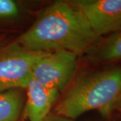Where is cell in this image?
<instances>
[{"label": "cell", "instance_id": "obj_1", "mask_svg": "<svg viewBox=\"0 0 121 121\" xmlns=\"http://www.w3.org/2000/svg\"><path fill=\"white\" fill-rule=\"evenodd\" d=\"M100 38L72 3L57 1L44 9L16 41L35 51H67L79 56L86 53Z\"/></svg>", "mask_w": 121, "mask_h": 121}, {"label": "cell", "instance_id": "obj_2", "mask_svg": "<svg viewBox=\"0 0 121 121\" xmlns=\"http://www.w3.org/2000/svg\"><path fill=\"white\" fill-rule=\"evenodd\" d=\"M121 95V66L87 73L69 87L55 113L73 121L91 110L108 117Z\"/></svg>", "mask_w": 121, "mask_h": 121}, {"label": "cell", "instance_id": "obj_3", "mask_svg": "<svg viewBox=\"0 0 121 121\" xmlns=\"http://www.w3.org/2000/svg\"><path fill=\"white\" fill-rule=\"evenodd\" d=\"M46 52L35 51L16 40L0 49V92L25 89L33 67Z\"/></svg>", "mask_w": 121, "mask_h": 121}, {"label": "cell", "instance_id": "obj_4", "mask_svg": "<svg viewBox=\"0 0 121 121\" xmlns=\"http://www.w3.org/2000/svg\"><path fill=\"white\" fill-rule=\"evenodd\" d=\"M79 55L67 51L46 52L36 61L32 77L45 86L63 91L77 69Z\"/></svg>", "mask_w": 121, "mask_h": 121}, {"label": "cell", "instance_id": "obj_5", "mask_svg": "<svg viewBox=\"0 0 121 121\" xmlns=\"http://www.w3.org/2000/svg\"><path fill=\"white\" fill-rule=\"evenodd\" d=\"M72 4L99 37L121 31V0H77Z\"/></svg>", "mask_w": 121, "mask_h": 121}, {"label": "cell", "instance_id": "obj_6", "mask_svg": "<svg viewBox=\"0 0 121 121\" xmlns=\"http://www.w3.org/2000/svg\"><path fill=\"white\" fill-rule=\"evenodd\" d=\"M24 116L28 121H43L59 98L60 92L41 84L31 77L26 85Z\"/></svg>", "mask_w": 121, "mask_h": 121}, {"label": "cell", "instance_id": "obj_7", "mask_svg": "<svg viewBox=\"0 0 121 121\" xmlns=\"http://www.w3.org/2000/svg\"><path fill=\"white\" fill-rule=\"evenodd\" d=\"M86 54L87 60L93 64L121 61V31L100 38Z\"/></svg>", "mask_w": 121, "mask_h": 121}, {"label": "cell", "instance_id": "obj_8", "mask_svg": "<svg viewBox=\"0 0 121 121\" xmlns=\"http://www.w3.org/2000/svg\"><path fill=\"white\" fill-rule=\"evenodd\" d=\"M24 105L20 90L0 92V121H17Z\"/></svg>", "mask_w": 121, "mask_h": 121}, {"label": "cell", "instance_id": "obj_9", "mask_svg": "<svg viewBox=\"0 0 121 121\" xmlns=\"http://www.w3.org/2000/svg\"><path fill=\"white\" fill-rule=\"evenodd\" d=\"M20 13L19 5L13 0H0V21L17 17Z\"/></svg>", "mask_w": 121, "mask_h": 121}, {"label": "cell", "instance_id": "obj_10", "mask_svg": "<svg viewBox=\"0 0 121 121\" xmlns=\"http://www.w3.org/2000/svg\"><path fill=\"white\" fill-rule=\"evenodd\" d=\"M43 121H74L73 120L69 119L67 118L60 116L59 114H56L55 113H50V114Z\"/></svg>", "mask_w": 121, "mask_h": 121}, {"label": "cell", "instance_id": "obj_11", "mask_svg": "<svg viewBox=\"0 0 121 121\" xmlns=\"http://www.w3.org/2000/svg\"><path fill=\"white\" fill-rule=\"evenodd\" d=\"M114 110H117V111H120L121 112V95L119 98V99H118L117 102L114 106Z\"/></svg>", "mask_w": 121, "mask_h": 121}]
</instances>
